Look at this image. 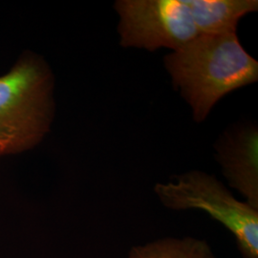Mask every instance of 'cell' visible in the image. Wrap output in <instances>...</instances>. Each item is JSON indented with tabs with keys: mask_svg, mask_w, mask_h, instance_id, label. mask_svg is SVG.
<instances>
[{
	"mask_svg": "<svg viewBox=\"0 0 258 258\" xmlns=\"http://www.w3.org/2000/svg\"><path fill=\"white\" fill-rule=\"evenodd\" d=\"M122 47L172 52L198 37L236 32L240 19L257 12L256 0H118Z\"/></svg>",
	"mask_w": 258,
	"mask_h": 258,
	"instance_id": "obj_1",
	"label": "cell"
},
{
	"mask_svg": "<svg viewBox=\"0 0 258 258\" xmlns=\"http://www.w3.org/2000/svg\"><path fill=\"white\" fill-rule=\"evenodd\" d=\"M164 64L197 122L206 120L223 97L258 80L257 60L236 32L198 37L166 55Z\"/></svg>",
	"mask_w": 258,
	"mask_h": 258,
	"instance_id": "obj_2",
	"label": "cell"
},
{
	"mask_svg": "<svg viewBox=\"0 0 258 258\" xmlns=\"http://www.w3.org/2000/svg\"><path fill=\"white\" fill-rule=\"evenodd\" d=\"M55 113L54 73L42 56L24 51L0 76V158L37 147Z\"/></svg>",
	"mask_w": 258,
	"mask_h": 258,
	"instance_id": "obj_3",
	"label": "cell"
},
{
	"mask_svg": "<svg viewBox=\"0 0 258 258\" xmlns=\"http://www.w3.org/2000/svg\"><path fill=\"white\" fill-rule=\"evenodd\" d=\"M154 192L172 211L201 210L234 236L243 258H258V210L237 200L213 175L191 170L158 183Z\"/></svg>",
	"mask_w": 258,
	"mask_h": 258,
	"instance_id": "obj_4",
	"label": "cell"
},
{
	"mask_svg": "<svg viewBox=\"0 0 258 258\" xmlns=\"http://www.w3.org/2000/svg\"><path fill=\"white\" fill-rule=\"evenodd\" d=\"M215 159L229 185L258 210V131L254 125L226 131L215 143Z\"/></svg>",
	"mask_w": 258,
	"mask_h": 258,
	"instance_id": "obj_5",
	"label": "cell"
},
{
	"mask_svg": "<svg viewBox=\"0 0 258 258\" xmlns=\"http://www.w3.org/2000/svg\"><path fill=\"white\" fill-rule=\"evenodd\" d=\"M127 258H217L210 244L191 236L165 237L132 247Z\"/></svg>",
	"mask_w": 258,
	"mask_h": 258,
	"instance_id": "obj_6",
	"label": "cell"
}]
</instances>
